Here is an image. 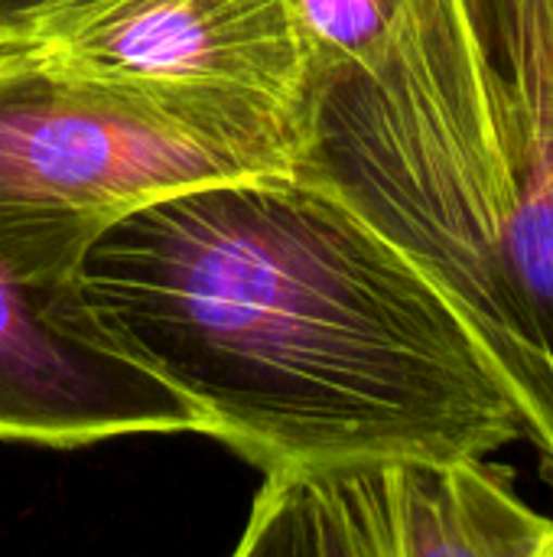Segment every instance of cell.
Here are the masks:
<instances>
[{
    "label": "cell",
    "mask_w": 553,
    "mask_h": 557,
    "mask_svg": "<svg viewBox=\"0 0 553 557\" xmlns=\"http://www.w3.org/2000/svg\"><path fill=\"white\" fill-rule=\"evenodd\" d=\"M101 326L264 476L492 457L525 418L433 281L316 176L199 186L85 255Z\"/></svg>",
    "instance_id": "cell-1"
},
{
    "label": "cell",
    "mask_w": 553,
    "mask_h": 557,
    "mask_svg": "<svg viewBox=\"0 0 553 557\" xmlns=\"http://www.w3.org/2000/svg\"><path fill=\"white\" fill-rule=\"evenodd\" d=\"M300 131V170L450 300L553 486L548 0H404L375 55L313 72Z\"/></svg>",
    "instance_id": "cell-2"
},
{
    "label": "cell",
    "mask_w": 553,
    "mask_h": 557,
    "mask_svg": "<svg viewBox=\"0 0 553 557\" xmlns=\"http://www.w3.org/2000/svg\"><path fill=\"white\" fill-rule=\"evenodd\" d=\"M300 160V117L277 101L0 46V255L23 271L78 281L88 248L137 209L293 176Z\"/></svg>",
    "instance_id": "cell-3"
},
{
    "label": "cell",
    "mask_w": 553,
    "mask_h": 557,
    "mask_svg": "<svg viewBox=\"0 0 553 557\" xmlns=\"http://www.w3.org/2000/svg\"><path fill=\"white\" fill-rule=\"evenodd\" d=\"M137 434H202V421L111 339L78 281L0 255V441L72 450Z\"/></svg>",
    "instance_id": "cell-4"
},
{
    "label": "cell",
    "mask_w": 553,
    "mask_h": 557,
    "mask_svg": "<svg viewBox=\"0 0 553 557\" xmlns=\"http://www.w3.org/2000/svg\"><path fill=\"white\" fill-rule=\"evenodd\" d=\"M20 46L140 82L257 95L297 117L313 82L293 0H59Z\"/></svg>",
    "instance_id": "cell-5"
},
{
    "label": "cell",
    "mask_w": 553,
    "mask_h": 557,
    "mask_svg": "<svg viewBox=\"0 0 553 557\" xmlns=\"http://www.w3.org/2000/svg\"><path fill=\"white\" fill-rule=\"evenodd\" d=\"M388 557H553V519L489 457L381 470Z\"/></svg>",
    "instance_id": "cell-6"
},
{
    "label": "cell",
    "mask_w": 553,
    "mask_h": 557,
    "mask_svg": "<svg viewBox=\"0 0 553 557\" xmlns=\"http://www.w3.org/2000/svg\"><path fill=\"white\" fill-rule=\"evenodd\" d=\"M306 483L319 557H388L381 470L313 476Z\"/></svg>",
    "instance_id": "cell-7"
},
{
    "label": "cell",
    "mask_w": 553,
    "mask_h": 557,
    "mask_svg": "<svg viewBox=\"0 0 553 557\" xmlns=\"http://www.w3.org/2000/svg\"><path fill=\"white\" fill-rule=\"evenodd\" d=\"M303 23L313 72L323 65L365 62L388 39L404 0H293Z\"/></svg>",
    "instance_id": "cell-8"
},
{
    "label": "cell",
    "mask_w": 553,
    "mask_h": 557,
    "mask_svg": "<svg viewBox=\"0 0 553 557\" xmlns=\"http://www.w3.org/2000/svg\"><path fill=\"white\" fill-rule=\"evenodd\" d=\"M231 557H319L310 483L300 476H264Z\"/></svg>",
    "instance_id": "cell-9"
},
{
    "label": "cell",
    "mask_w": 553,
    "mask_h": 557,
    "mask_svg": "<svg viewBox=\"0 0 553 557\" xmlns=\"http://www.w3.org/2000/svg\"><path fill=\"white\" fill-rule=\"evenodd\" d=\"M59 0H0V46H20L26 26Z\"/></svg>",
    "instance_id": "cell-10"
},
{
    "label": "cell",
    "mask_w": 553,
    "mask_h": 557,
    "mask_svg": "<svg viewBox=\"0 0 553 557\" xmlns=\"http://www.w3.org/2000/svg\"><path fill=\"white\" fill-rule=\"evenodd\" d=\"M548 16H551V39H553V0H548Z\"/></svg>",
    "instance_id": "cell-11"
}]
</instances>
